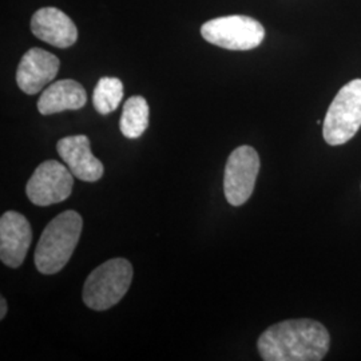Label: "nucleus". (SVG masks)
<instances>
[{
	"mask_svg": "<svg viewBox=\"0 0 361 361\" xmlns=\"http://www.w3.org/2000/svg\"><path fill=\"white\" fill-rule=\"evenodd\" d=\"M87 102V94L80 83L73 79H62L49 86L38 101L42 116H51L66 110H79Z\"/></svg>",
	"mask_w": 361,
	"mask_h": 361,
	"instance_id": "12",
	"label": "nucleus"
},
{
	"mask_svg": "<svg viewBox=\"0 0 361 361\" xmlns=\"http://www.w3.org/2000/svg\"><path fill=\"white\" fill-rule=\"evenodd\" d=\"M123 83L121 82V79L101 78L92 94V104L99 114L107 116L118 109L123 99Z\"/></svg>",
	"mask_w": 361,
	"mask_h": 361,
	"instance_id": "14",
	"label": "nucleus"
},
{
	"mask_svg": "<svg viewBox=\"0 0 361 361\" xmlns=\"http://www.w3.org/2000/svg\"><path fill=\"white\" fill-rule=\"evenodd\" d=\"M258 171L259 157L252 146H240L229 155L224 176V193L232 207H241L250 198Z\"/></svg>",
	"mask_w": 361,
	"mask_h": 361,
	"instance_id": "7",
	"label": "nucleus"
},
{
	"mask_svg": "<svg viewBox=\"0 0 361 361\" xmlns=\"http://www.w3.org/2000/svg\"><path fill=\"white\" fill-rule=\"evenodd\" d=\"M133 267L125 258H113L91 271L83 286V301L92 310L116 305L129 290Z\"/></svg>",
	"mask_w": 361,
	"mask_h": 361,
	"instance_id": "3",
	"label": "nucleus"
},
{
	"mask_svg": "<svg viewBox=\"0 0 361 361\" xmlns=\"http://www.w3.org/2000/svg\"><path fill=\"white\" fill-rule=\"evenodd\" d=\"M202 38L210 44L233 51H247L258 47L265 38V30L256 19L245 15L221 16L201 27Z\"/></svg>",
	"mask_w": 361,
	"mask_h": 361,
	"instance_id": "5",
	"label": "nucleus"
},
{
	"mask_svg": "<svg viewBox=\"0 0 361 361\" xmlns=\"http://www.w3.org/2000/svg\"><path fill=\"white\" fill-rule=\"evenodd\" d=\"M257 347L265 361H320L328 353L329 334L314 320H286L269 326Z\"/></svg>",
	"mask_w": 361,
	"mask_h": 361,
	"instance_id": "1",
	"label": "nucleus"
},
{
	"mask_svg": "<svg viewBox=\"0 0 361 361\" xmlns=\"http://www.w3.org/2000/svg\"><path fill=\"white\" fill-rule=\"evenodd\" d=\"M32 241V229L18 212H6L0 219V259L10 268H19Z\"/></svg>",
	"mask_w": 361,
	"mask_h": 361,
	"instance_id": "8",
	"label": "nucleus"
},
{
	"mask_svg": "<svg viewBox=\"0 0 361 361\" xmlns=\"http://www.w3.org/2000/svg\"><path fill=\"white\" fill-rule=\"evenodd\" d=\"M83 221L74 210H66L52 219L39 238L35 267L42 274L62 271L77 247Z\"/></svg>",
	"mask_w": 361,
	"mask_h": 361,
	"instance_id": "2",
	"label": "nucleus"
},
{
	"mask_svg": "<svg viewBox=\"0 0 361 361\" xmlns=\"http://www.w3.org/2000/svg\"><path fill=\"white\" fill-rule=\"evenodd\" d=\"M361 128V79H353L337 92L324 119L326 143L349 142Z\"/></svg>",
	"mask_w": 361,
	"mask_h": 361,
	"instance_id": "4",
	"label": "nucleus"
},
{
	"mask_svg": "<svg viewBox=\"0 0 361 361\" xmlns=\"http://www.w3.org/2000/svg\"><path fill=\"white\" fill-rule=\"evenodd\" d=\"M6 314H7V301L4 297H1L0 298V319L3 320L6 317Z\"/></svg>",
	"mask_w": 361,
	"mask_h": 361,
	"instance_id": "15",
	"label": "nucleus"
},
{
	"mask_svg": "<svg viewBox=\"0 0 361 361\" xmlns=\"http://www.w3.org/2000/svg\"><path fill=\"white\" fill-rule=\"evenodd\" d=\"M74 185V174L58 161L40 164L26 185L28 200L37 207H50L67 200Z\"/></svg>",
	"mask_w": 361,
	"mask_h": 361,
	"instance_id": "6",
	"label": "nucleus"
},
{
	"mask_svg": "<svg viewBox=\"0 0 361 361\" xmlns=\"http://www.w3.org/2000/svg\"><path fill=\"white\" fill-rule=\"evenodd\" d=\"M58 154L74 177L85 182H97L104 176V164L91 153L90 140L86 135H71L56 143Z\"/></svg>",
	"mask_w": 361,
	"mask_h": 361,
	"instance_id": "10",
	"label": "nucleus"
},
{
	"mask_svg": "<svg viewBox=\"0 0 361 361\" xmlns=\"http://www.w3.org/2000/svg\"><path fill=\"white\" fill-rule=\"evenodd\" d=\"M31 31L37 38L59 49L71 47L78 39V28L63 11L44 7L34 13Z\"/></svg>",
	"mask_w": 361,
	"mask_h": 361,
	"instance_id": "11",
	"label": "nucleus"
},
{
	"mask_svg": "<svg viewBox=\"0 0 361 361\" xmlns=\"http://www.w3.org/2000/svg\"><path fill=\"white\" fill-rule=\"evenodd\" d=\"M149 126V104L140 95L131 97L125 104L121 116V133L129 138H140Z\"/></svg>",
	"mask_w": 361,
	"mask_h": 361,
	"instance_id": "13",
	"label": "nucleus"
},
{
	"mask_svg": "<svg viewBox=\"0 0 361 361\" xmlns=\"http://www.w3.org/2000/svg\"><path fill=\"white\" fill-rule=\"evenodd\" d=\"M59 59L51 52L34 47L23 55L16 71L19 89L28 95L38 94L58 75Z\"/></svg>",
	"mask_w": 361,
	"mask_h": 361,
	"instance_id": "9",
	"label": "nucleus"
}]
</instances>
